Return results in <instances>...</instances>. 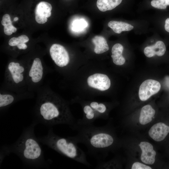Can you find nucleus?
Wrapping results in <instances>:
<instances>
[{"instance_id": "1", "label": "nucleus", "mask_w": 169, "mask_h": 169, "mask_svg": "<svg viewBox=\"0 0 169 169\" xmlns=\"http://www.w3.org/2000/svg\"><path fill=\"white\" fill-rule=\"evenodd\" d=\"M37 124L33 121L25 128L18 139L10 145H4L0 150V164L4 158L13 153L20 158L23 165L31 168H49L51 161L46 160L44 152L34 132Z\"/></svg>"}, {"instance_id": "2", "label": "nucleus", "mask_w": 169, "mask_h": 169, "mask_svg": "<svg viewBox=\"0 0 169 169\" xmlns=\"http://www.w3.org/2000/svg\"><path fill=\"white\" fill-rule=\"evenodd\" d=\"M76 120L71 113L67 103L62 99L53 96H45L38 99L34 120L49 128L60 124L68 125L71 129Z\"/></svg>"}, {"instance_id": "3", "label": "nucleus", "mask_w": 169, "mask_h": 169, "mask_svg": "<svg viewBox=\"0 0 169 169\" xmlns=\"http://www.w3.org/2000/svg\"><path fill=\"white\" fill-rule=\"evenodd\" d=\"M77 134L70 137L77 144L86 147L88 153L98 161H102L109 148L114 142L112 136L105 126H96L93 124L80 125L76 123L72 129Z\"/></svg>"}, {"instance_id": "4", "label": "nucleus", "mask_w": 169, "mask_h": 169, "mask_svg": "<svg viewBox=\"0 0 169 169\" xmlns=\"http://www.w3.org/2000/svg\"><path fill=\"white\" fill-rule=\"evenodd\" d=\"M40 143L53 149L61 155L71 158L88 167L91 166L84 151L69 136L61 137L56 135L50 128L47 134L38 137Z\"/></svg>"}, {"instance_id": "5", "label": "nucleus", "mask_w": 169, "mask_h": 169, "mask_svg": "<svg viewBox=\"0 0 169 169\" xmlns=\"http://www.w3.org/2000/svg\"><path fill=\"white\" fill-rule=\"evenodd\" d=\"M161 85L157 81L152 79H147L141 84L139 91V96L141 100L146 101L151 96L157 93Z\"/></svg>"}, {"instance_id": "6", "label": "nucleus", "mask_w": 169, "mask_h": 169, "mask_svg": "<svg viewBox=\"0 0 169 169\" xmlns=\"http://www.w3.org/2000/svg\"><path fill=\"white\" fill-rule=\"evenodd\" d=\"M49 52L52 59L58 66L64 67L69 63V58L68 53L63 46L54 44L51 46Z\"/></svg>"}, {"instance_id": "7", "label": "nucleus", "mask_w": 169, "mask_h": 169, "mask_svg": "<svg viewBox=\"0 0 169 169\" xmlns=\"http://www.w3.org/2000/svg\"><path fill=\"white\" fill-rule=\"evenodd\" d=\"M88 85L92 88L103 91L109 89L110 81L105 74L96 73L88 77L87 80Z\"/></svg>"}, {"instance_id": "8", "label": "nucleus", "mask_w": 169, "mask_h": 169, "mask_svg": "<svg viewBox=\"0 0 169 169\" xmlns=\"http://www.w3.org/2000/svg\"><path fill=\"white\" fill-rule=\"evenodd\" d=\"M51 4L45 1H41L36 5L35 11V18L36 22L39 24H44L47 21V18L51 14Z\"/></svg>"}, {"instance_id": "9", "label": "nucleus", "mask_w": 169, "mask_h": 169, "mask_svg": "<svg viewBox=\"0 0 169 169\" xmlns=\"http://www.w3.org/2000/svg\"><path fill=\"white\" fill-rule=\"evenodd\" d=\"M169 133V126L159 122L151 127L149 131V135L155 141H160L163 140Z\"/></svg>"}, {"instance_id": "10", "label": "nucleus", "mask_w": 169, "mask_h": 169, "mask_svg": "<svg viewBox=\"0 0 169 169\" xmlns=\"http://www.w3.org/2000/svg\"><path fill=\"white\" fill-rule=\"evenodd\" d=\"M139 145L142 151L141 157L142 161L146 164H153L155 161L156 153L152 145L147 142H141Z\"/></svg>"}, {"instance_id": "11", "label": "nucleus", "mask_w": 169, "mask_h": 169, "mask_svg": "<svg viewBox=\"0 0 169 169\" xmlns=\"http://www.w3.org/2000/svg\"><path fill=\"white\" fill-rule=\"evenodd\" d=\"M43 69L41 61L39 58H36L33 61L29 72V76L34 83L40 81L43 77Z\"/></svg>"}, {"instance_id": "12", "label": "nucleus", "mask_w": 169, "mask_h": 169, "mask_svg": "<svg viewBox=\"0 0 169 169\" xmlns=\"http://www.w3.org/2000/svg\"><path fill=\"white\" fill-rule=\"evenodd\" d=\"M166 47L164 43L162 41H158L153 45L145 47L144 50L145 55L151 58L155 55L159 56L163 55L165 53Z\"/></svg>"}, {"instance_id": "13", "label": "nucleus", "mask_w": 169, "mask_h": 169, "mask_svg": "<svg viewBox=\"0 0 169 169\" xmlns=\"http://www.w3.org/2000/svg\"><path fill=\"white\" fill-rule=\"evenodd\" d=\"M155 114V110L150 105L144 106L141 110L139 117V122L142 125H146L150 122Z\"/></svg>"}, {"instance_id": "14", "label": "nucleus", "mask_w": 169, "mask_h": 169, "mask_svg": "<svg viewBox=\"0 0 169 169\" xmlns=\"http://www.w3.org/2000/svg\"><path fill=\"white\" fill-rule=\"evenodd\" d=\"M123 50V46L119 43L114 44L112 47L111 56L113 63L117 65H121L125 62V59L122 55Z\"/></svg>"}, {"instance_id": "15", "label": "nucleus", "mask_w": 169, "mask_h": 169, "mask_svg": "<svg viewBox=\"0 0 169 169\" xmlns=\"http://www.w3.org/2000/svg\"><path fill=\"white\" fill-rule=\"evenodd\" d=\"M95 45L94 51L97 54L103 53L109 49V47L105 39L101 36H96L92 39Z\"/></svg>"}, {"instance_id": "16", "label": "nucleus", "mask_w": 169, "mask_h": 169, "mask_svg": "<svg viewBox=\"0 0 169 169\" xmlns=\"http://www.w3.org/2000/svg\"><path fill=\"white\" fill-rule=\"evenodd\" d=\"M108 26L116 33H120L123 31H129L132 30L134 27L125 22L111 21L108 24Z\"/></svg>"}, {"instance_id": "17", "label": "nucleus", "mask_w": 169, "mask_h": 169, "mask_svg": "<svg viewBox=\"0 0 169 169\" xmlns=\"http://www.w3.org/2000/svg\"><path fill=\"white\" fill-rule=\"evenodd\" d=\"M122 1V0H97L96 5L100 11L105 12L115 8Z\"/></svg>"}, {"instance_id": "18", "label": "nucleus", "mask_w": 169, "mask_h": 169, "mask_svg": "<svg viewBox=\"0 0 169 169\" xmlns=\"http://www.w3.org/2000/svg\"><path fill=\"white\" fill-rule=\"evenodd\" d=\"M1 24L4 26V33L7 35H10L17 31V28L12 25L10 16L8 14L3 16Z\"/></svg>"}, {"instance_id": "19", "label": "nucleus", "mask_w": 169, "mask_h": 169, "mask_svg": "<svg viewBox=\"0 0 169 169\" xmlns=\"http://www.w3.org/2000/svg\"><path fill=\"white\" fill-rule=\"evenodd\" d=\"M15 100L14 97L9 94H0V107L4 108L11 105Z\"/></svg>"}, {"instance_id": "20", "label": "nucleus", "mask_w": 169, "mask_h": 169, "mask_svg": "<svg viewBox=\"0 0 169 169\" xmlns=\"http://www.w3.org/2000/svg\"><path fill=\"white\" fill-rule=\"evenodd\" d=\"M29 40V38L26 35H22L18 37H13L11 38L8 42L10 46H17L21 43H25Z\"/></svg>"}, {"instance_id": "21", "label": "nucleus", "mask_w": 169, "mask_h": 169, "mask_svg": "<svg viewBox=\"0 0 169 169\" xmlns=\"http://www.w3.org/2000/svg\"><path fill=\"white\" fill-rule=\"evenodd\" d=\"M73 29L75 31L82 30L87 26V23L84 20H76L73 24Z\"/></svg>"}, {"instance_id": "22", "label": "nucleus", "mask_w": 169, "mask_h": 169, "mask_svg": "<svg viewBox=\"0 0 169 169\" xmlns=\"http://www.w3.org/2000/svg\"><path fill=\"white\" fill-rule=\"evenodd\" d=\"M151 4L152 7L160 9H165L168 5L167 0H153Z\"/></svg>"}, {"instance_id": "23", "label": "nucleus", "mask_w": 169, "mask_h": 169, "mask_svg": "<svg viewBox=\"0 0 169 169\" xmlns=\"http://www.w3.org/2000/svg\"><path fill=\"white\" fill-rule=\"evenodd\" d=\"M13 62H11L9 64L8 66V69L12 75V78L14 82L16 83H18L20 82L19 79V77L14 72L13 67Z\"/></svg>"}, {"instance_id": "24", "label": "nucleus", "mask_w": 169, "mask_h": 169, "mask_svg": "<svg viewBox=\"0 0 169 169\" xmlns=\"http://www.w3.org/2000/svg\"><path fill=\"white\" fill-rule=\"evenodd\" d=\"M132 169H151L149 166L146 165L141 163L136 162L132 165Z\"/></svg>"}, {"instance_id": "25", "label": "nucleus", "mask_w": 169, "mask_h": 169, "mask_svg": "<svg viewBox=\"0 0 169 169\" xmlns=\"http://www.w3.org/2000/svg\"><path fill=\"white\" fill-rule=\"evenodd\" d=\"M18 49H25L27 48V45L25 43H23L18 44L17 46Z\"/></svg>"}, {"instance_id": "26", "label": "nucleus", "mask_w": 169, "mask_h": 169, "mask_svg": "<svg viewBox=\"0 0 169 169\" xmlns=\"http://www.w3.org/2000/svg\"><path fill=\"white\" fill-rule=\"evenodd\" d=\"M165 28L167 32L169 33V18L166 19L165 21Z\"/></svg>"}, {"instance_id": "27", "label": "nucleus", "mask_w": 169, "mask_h": 169, "mask_svg": "<svg viewBox=\"0 0 169 169\" xmlns=\"http://www.w3.org/2000/svg\"><path fill=\"white\" fill-rule=\"evenodd\" d=\"M23 76L22 74H21L20 76L19 77V79L20 82H21L23 79Z\"/></svg>"}, {"instance_id": "28", "label": "nucleus", "mask_w": 169, "mask_h": 169, "mask_svg": "<svg viewBox=\"0 0 169 169\" xmlns=\"http://www.w3.org/2000/svg\"><path fill=\"white\" fill-rule=\"evenodd\" d=\"M19 69L21 71L22 73L24 71V69L23 68V67L22 66H19Z\"/></svg>"}, {"instance_id": "29", "label": "nucleus", "mask_w": 169, "mask_h": 169, "mask_svg": "<svg viewBox=\"0 0 169 169\" xmlns=\"http://www.w3.org/2000/svg\"><path fill=\"white\" fill-rule=\"evenodd\" d=\"M18 18L17 17H16L14 18V19H13V21H17V20H18Z\"/></svg>"}]
</instances>
